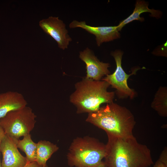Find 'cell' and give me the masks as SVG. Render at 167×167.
<instances>
[{"mask_svg": "<svg viewBox=\"0 0 167 167\" xmlns=\"http://www.w3.org/2000/svg\"><path fill=\"white\" fill-rule=\"evenodd\" d=\"M5 135V133L2 128L0 125V144Z\"/></svg>", "mask_w": 167, "mask_h": 167, "instance_id": "obj_19", "label": "cell"}, {"mask_svg": "<svg viewBox=\"0 0 167 167\" xmlns=\"http://www.w3.org/2000/svg\"><path fill=\"white\" fill-rule=\"evenodd\" d=\"M27 102L21 93L8 91L0 93V119L9 112L27 106Z\"/></svg>", "mask_w": 167, "mask_h": 167, "instance_id": "obj_11", "label": "cell"}, {"mask_svg": "<svg viewBox=\"0 0 167 167\" xmlns=\"http://www.w3.org/2000/svg\"><path fill=\"white\" fill-rule=\"evenodd\" d=\"M106 167H148L153 163L150 149L133 135L120 137L107 135Z\"/></svg>", "mask_w": 167, "mask_h": 167, "instance_id": "obj_1", "label": "cell"}, {"mask_svg": "<svg viewBox=\"0 0 167 167\" xmlns=\"http://www.w3.org/2000/svg\"><path fill=\"white\" fill-rule=\"evenodd\" d=\"M0 151L1 167H24L27 163L26 157L19 151L15 139L6 134L0 144Z\"/></svg>", "mask_w": 167, "mask_h": 167, "instance_id": "obj_8", "label": "cell"}, {"mask_svg": "<svg viewBox=\"0 0 167 167\" xmlns=\"http://www.w3.org/2000/svg\"><path fill=\"white\" fill-rule=\"evenodd\" d=\"M148 3L143 0H137L136 2L135 7L133 13L127 18L121 21L117 26L119 31L127 24L135 20L142 22L144 20L143 17H140V15L144 12H149L151 16L156 18L161 17V12L154 9H150L148 7Z\"/></svg>", "mask_w": 167, "mask_h": 167, "instance_id": "obj_12", "label": "cell"}, {"mask_svg": "<svg viewBox=\"0 0 167 167\" xmlns=\"http://www.w3.org/2000/svg\"><path fill=\"white\" fill-rule=\"evenodd\" d=\"M110 84L104 80L84 78L75 84V90L70 100L77 108L78 113L94 112L103 103L113 102L115 92L107 91Z\"/></svg>", "mask_w": 167, "mask_h": 167, "instance_id": "obj_3", "label": "cell"}, {"mask_svg": "<svg viewBox=\"0 0 167 167\" xmlns=\"http://www.w3.org/2000/svg\"><path fill=\"white\" fill-rule=\"evenodd\" d=\"M24 167H43L37 164L36 161L27 162V164ZM45 167H47V166Z\"/></svg>", "mask_w": 167, "mask_h": 167, "instance_id": "obj_17", "label": "cell"}, {"mask_svg": "<svg viewBox=\"0 0 167 167\" xmlns=\"http://www.w3.org/2000/svg\"><path fill=\"white\" fill-rule=\"evenodd\" d=\"M15 139L18 148L25 153L27 162L35 161L36 143L33 141L30 134L24 136L22 139Z\"/></svg>", "mask_w": 167, "mask_h": 167, "instance_id": "obj_14", "label": "cell"}, {"mask_svg": "<svg viewBox=\"0 0 167 167\" xmlns=\"http://www.w3.org/2000/svg\"><path fill=\"white\" fill-rule=\"evenodd\" d=\"M0 167H1V164L0 162Z\"/></svg>", "mask_w": 167, "mask_h": 167, "instance_id": "obj_20", "label": "cell"}, {"mask_svg": "<svg viewBox=\"0 0 167 167\" xmlns=\"http://www.w3.org/2000/svg\"><path fill=\"white\" fill-rule=\"evenodd\" d=\"M67 155L69 165L75 167H106L103 161L107 154L106 144L93 138L75 139Z\"/></svg>", "mask_w": 167, "mask_h": 167, "instance_id": "obj_4", "label": "cell"}, {"mask_svg": "<svg viewBox=\"0 0 167 167\" xmlns=\"http://www.w3.org/2000/svg\"><path fill=\"white\" fill-rule=\"evenodd\" d=\"M151 107L161 116H167V88L160 86L151 104Z\"/></svg>", "mask_w": 167, "mask_h": 167, "instance_id": "obj_15", "label": "cell"}, {"mask_svg": "<svg viewBox=\"0 0 167 167\" xmlns=\"http://www.w3.org/2000/svg\"><path fill=\"white\" fill-rule=\"evenodd\" d=\"M36 115L30 107L9 112L0 119V125L5 134L16 139L30 134L36 122Z\"/></svg>", "mask_w": 167, "mask_h": 167, "instance_id": "obj_5", "label": "cell"}, {"mask_svg": "<svg viewBox=\"0 0 167 167\" xmlns=\"http://www.w3.org/2000/svg\"><path fill=\"white\" fill-rule=\"evenodd\" d=\"M69 26L71 28H80L94 35L98 46L103 42L112 41L120 37L117 26L94 27L87 25L85 21L74 20L70 23Z\"/></svg>", "mask_w": 167, "mask_h": 167, "instance_id": "obj_10", "label": "cell"}, {"mask_svg": "<svg viewBox=\"0 0 167 167\" xmlns=\"http://www.w3.org/2000/svg\"><path fill=\"white\" fill-rule=\"evenodd\" d=\"M86 121L103 129L107 135L120 137L133 135L136 123L129 110L113 102L88 113Z\"/></svg>", "mask_w": 167, "mask_h": 167, "instance_id": "obj_2", "label": "cell"}, {"mask_svg": "<svg viewBox=\"0 0 167 167\" xmlns=\"http://www.w3.org/2000/svg\"><path fill=\"white\" fill-rule=\"evenodd\" d=\"M123 54V52L118 50L111 53L115 60L116 69L114 73L107 75L102 80L107 82L112 88L116 89V94L118 98H124L129 97L131 99L135 97L136 93L133 89L129 87L127 80L130 76L135 74L140 68H136L130 74L126 73L122 66Z\"/></svg>", "mask_w": 167, "mask_h": 167, "instance_id": "obj_6", "label": "cell"}, {"mask_svg": "<svg viewBox=\"0 0 167 167\" xmlns=\"http://www.w3.org/2000/svg\"><path fill=\"white\" fill-rule=\"evenodd\" d=\"M39 25L45 33L57 42L59 48L63 50L67 48L72 39L65 24L58 17L50 16L43 19L40 21Z\"/></svg>", "mask_w": 167, "mask_h": 167, "instance_id": "obj_7", "label": "cell"}, {"mask_svg": "<svg viewBox=\"0 0 167 167\" xmlns=\"http://www.w3.org/2000/svg\"><path fill=\"white\" fill-rule=\"evenodd\" d=\"M79 58L86 64V78L100 80L104 76L110 74L109 64L101 62L89 48L80 51Z\"/></svg>", "mask_w": 167, "mask_h": 167, "instance_id": "obj_9", "label": "cell"}, {"mask_svg": "<svg viewBox=\"0 0 167 167\" xmlns=\"http://www.w3.org/2000/svg\"><path fill=\"white\" fill-rule=\"evenodd\" d=\"M163 163L167 164V150L165 148L162 152L158 159Z\"/></svg>", "mask_w": 167, "mask_h": 167, "instance_id": "obj_16", "label": "cell"}, {"mask_svg": "<svg viewBox=\"0 0 167 167\" xmlns=\"http://www.w3.org/2000/svg\"><path fill=\"white\" fill-rule=\"evenodd\" d=\"M58 149L56 145L49 141L40 140L36 143L35 161L42 166H46L47 160Z\"/></svg>", "mask_w": 167, "mask_h": 167, "instance_id": "obj_13", "label": "cell"}, {"mask_svg": "<svg viewBox=\"0 0 167 167\" xmlns=\"http://www.w3.org/2000/svg\"><path fill=\"white\" fill-rule=\"evenodd\" d=\"M153 167H167V164L158 159L155 163Z\"/></svg>", "mask_w": 167, "mask_h": 167, "instance_id": "obj_18", "label": "cell"}]
</instances>
